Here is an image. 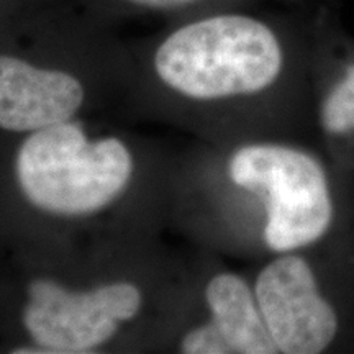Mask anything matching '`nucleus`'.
<instances>
[{"instance_id":"f257e3e1","label":"nucleus","mask_w":354,"mask_h":354,"mask_svg":"<svg viewBox=\"0 0 354 354\" xmlns=\"http://www.w3.org/2000/svg\"><path fill=\"white\" fill-rule=\"evenodd\" d=\"M313 28L294 39L268 21L218 13L177 30L159 46L161 81L201 102L258 100L277 91L312 99Z\"/></svg>"},{"instance_id":"f03ea898","label":"nucleus","mask_w":354,"mask_h":354,"mask_svg":"<svg viewBox=\"0 0 354 354\" xmlns=\"http://www.w3.org/2000/svg\"><path fill=\"white\" fill-rule=\"evenodd\" d=\"M254 292L279 353H354V220L317 245L274 256Z\"/></svg>"},{"instance_id":"7ed1b4c3","label":"nucleus","mask_w":354,"mask_h":354,"mask_svg":"<svg viewBox=\"0 0 354 354\" xmlns=\"http://www.w3.org/2000/svg\"><path fill=\"white\" fill-rule=\"evenodd\" d=\"M131 167L122 141H88L82 128L69 122L35 131L17 158V176L26 198L56 215L100 210L127 187Z\"/></svg>"},{"instance_id":"20e7f679","label":"nucleus","mask_w":354,"mask_h":354,"mask_svg":"<svg viewBox=\"0 0 354 354\" xmlns=\"http://www.w3.org/2000/svg\"><path fill=\"white\" fill-rule=\"evenodd\" d=\"M339 0L312 13V135L330 162L354 183V37Z\"/></svg>"},{"instance_id":"39448f33","label":"nucleus","mask_w":354,"mask_h":354,"mask_svg":"<svg viewBox=\"0 0 354 354\" xmlns=\"http://www.w3.org/2000/svg\"><path fill=\"white\" fill-rule=\"evenodd\" d=\"M141 294L127 282L69 292L51 281L28 289L24 323L41 353H87L112 338L118 323L140 312Z\"/></svg>"},{"instance_id":"423d86ee","label":"nucleus","mask_w":354,"mask_h":354,"mask_svg":"<svg viewBox=\"0 0 354 354\" xmlns=\"http://www.w3.org/2000/svg\"><path fill=\"white\" fill-rule=\"evenodd\" d=\"M84 100L76 77L39 69L12 56H0V127L38 131L68 122Z\"/></svg>"},{"instance_id":"0eeeda50","label":"nucleus","mask_w":354,"mask_h":354,"mask_svg":"<svg viewBox=\"0 0 354 354\" xmlns=\"http://www.w3.org/2000/svg\"><path fill=\"white\" fill-rule=\"evenodd\" d=\"M205 302L210 320L227 338L233 354H277L254 284L234 272H218L207 282Z\"/></svg>"},{"instance_id":"6e6552de","label":"nucleus","mask_w":354,"mask_h":354,"mask_svg":"<svg viewBox=\"0 0 354 354\" xmlns=\"http://www.w3.org/2000/svg\"><path fill=\"white\" fill-rule=\"evenodd\" d=\"M180 351L185 354H233L227 338L212 320L190 330L180 343Z\"/></svg>"},{"instance_id":"1a4fd4ad","label":"nucleus","mask_w":354,"mask_h":354,"mask_svg":"<svg viewBox=\"0 0 354 354\" xmlns=\"http://www.w3.org/2000/svg\"><path fill=\"white\" fill-rule=\"evenodd\" d=\"M130 2L149 8H174L180 6H189V3L197 2V0H130Z\"/></svg>"}]
</instances>
